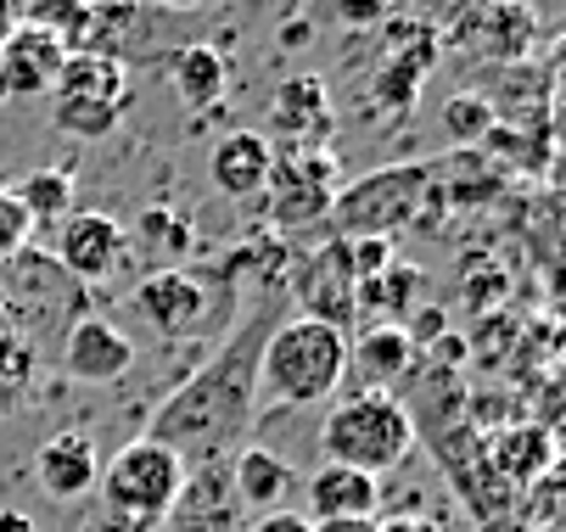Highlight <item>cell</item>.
I'll list each match as a JSON object with an SVG mask.
<instances>
[{
    "instance_id": "8fae6325",
    "label": "cell",
    "mask_w": 566,
    "mask_h": 532,
    "mask_svg": "<svg viewBox=\"0 0 566 532\" xmlns=\"http://www.w3.org/2000/svg\"><path fill=\"white\" fill-rule=\"evenodd\" d=\"M135 315L157 337H197V326L208 320V286L191 269H151L135 286Z\"/></svg>"
},
{
    "instance_id": "cb8c5ba5",
    "label": "cell",
    "mask_w": 566,
    "mask_h": 532,
    "mask_svg": "<svg viewBox=\"0 0 566 532\" xmlns=\"http://www.w3.org/2000/svg\"><path fill=\"white\" fill-rule=\"evenodd\" d=\"M124 118V107H102V102H67V96H51V124L73 140H102L113 135Z\"/></svg>"
},
{
    "instance_id": "8992f818",
    "label": "cell",
    "mask_w": 566,
    "mask_h": 532,
    "mask_svg": "<svg viewBox=\"0 0 566 532\" xmlns=\"http://www.w3.org/2000/svg\"><path fill=\"white\" fill-rule=\"evenodd\" d=\"M337 158L326 146H275V169L264 185V213L275 231H303V224H319L337 202Z\"/></svg>"
},
{
    "instance_id": "d4e9b609",
    "label": "cell",
    "mask_w": 566,
    "mask_h": 532,
    "mask_svg": "<svg viewBox=\"0 0 566 532\" xmlns=\"http://www.w3.org/2000/svg\"><path fill=\"white\" fill-rule=\"evenodd\" d=\"M34 387V348L23 337H0V415H12Z\"/></svg>"
},
{
    "instance_id": "d6986e66",
    "label": "cell",
    "mask_w": 566,
    "mask_h": 532,
    "mask_svg": "<svg viewBox=\"0 0 566 532\" xmlns=\"http://www.w3.org/2000/svg\"><path fill=\"white\" fill-rule=\"evenodd\" d=\"M67 102H102V107H129V67L124 56L107 51H67L62 73H56V91Z\"/></svg>"
},
{
    "instance_id": "f1b7e54d",
    "label": "cell",
    "mask_w": 566,
    "mask_h": 532,
    "mask_svg": "<svg viewBox=\"0 0 566 532\" xmlns=\"http://www.w3.org/2000/svg\"><path fill=\"white\" fill-rule=\"evenodd\" d=\"M241 532H314V521L303 510H270V515L241 521Z\"/></svg>"
},
{
    "instance_id": "3957f363",
    "label": "cell",
    "mask_w": 566,
    "mask_h": 532,
    "mask_svg": "<svg viewBox=\"0 0 566 532\" xmlns=\"http://www.w3.org/2000/svg\"><path fill=\"white\" fill-rule=\"evenodd\" d=\"M416 448V421L403 409L392 393H343L326 421H319V454H326V466H354L365 477H387L410 460Z\"/></svg>"
},
{
    "instance_id": "e0dca14e",
    "label": "cell",
    "mask_w": 566,
    "mask_h": 532,
    "mask_svg": "<svg viewBox=\"0 0 566 532\" xmlns=\"http://www.w3.org/2000/svg\"><path fill=\"white\" fill-rule=\"evenodd\" d=\"M308 521H348V515H381V482L354 466H319L303 488Z\"/></svg>"
},
{
    "instance_id": "836d02e7",
    "label": "cell",
    "mask_w": 566,
    "mask_h": 532,
    "mask_svg": "<svg viewBox=\"0 0 566 532\" xmlns=\"http://www.w3.org/2000/svg\"><path fill=\"white\" fill-rule=\"evenodd\" d=\"M0 532H34V521L23 510H0Z\"/></svg>"
},
{
    "instance_id": "7402d4cb",
    "label": "cell",
    "mask_w": 566,
    "mask_h": 532,
    "mask_svg": "<svg viewBox=\"0 0 566 532\" xmlns=\"http://www.w3.org/2000/svg\"><path fill=\"white\" fill-rule=\"evenodd\" d=\"M18 196V208L29 213V224H62L73 213V174L67 169H34L18 185H7Z\"/></svg>"
},
{
    "instance_id": "9c48e42d",
    "label": "cell",
    "mask_w": 566,
    "mask_h": 532,
    "mask_svg": "<svg viewBox=\"0 0 566 532\" xmlns=\"http://www.w3.org/2000/svg\"><path fill=\"white\" fill-rule=\"evenodd\" d=\"M135 370V342L102 320V315H78L62 331V375L78 387H118Z\"/></svg>"
},
{
    "instance_id": "484cf974",
    "label": "cell",
    "mask_w": 566,
    "mask_h": 532,
    "mask_svg": "<svg viewBox=\"0 0 566 532\" xmlns=\"http://www.w3.org/2000/svg\"><path fill=\"white\" fill-rule=\"evenodd\" d=\"M494 107L482 102V96H449L443 102V135L454 140V146H476V140H489L494 135Z\"/></svg>"
},
{
    "instance_id": "30bf717a",
    "label": "cell",
    "mask_w": 566,
    "mask_h": 532,
    "mask_svg": "<svg viewBox=\"0 0 566 532\" xmlns=\"http://www.w3.org/2000/svg\"><path fill=\"white\" fill-rule=\"evenodd\" d=\"M34 488L51 499V504H78L85 493H96V477H102V454H96V437L91 432H51L40 448H34Z\"/></svg>"
},
{
    "instance_id": "44dd1931",
    "label": "cell",
    "mask_w": 566,
    "mask_h": 532,
    "mask_svg": "<svg viewBox=\"0 0 566 532\" xmlns=\"http://www.w3.org/2000/svg\"><path fill=\"white\" fill-rule=\"evenodd\" d=\"M129 242H140V253H146L151 264L180 269V258L197 247V224H191V213H180V208H146V213L135 219V236H129Z\"/></svg>"
},
{
    "instance_id": "d6a6232c",
    "label": "cell",
    "mask_w": 566,
    "mask_h": 532,
    "mask_svg": "<svg viewBox=\"0 0 566 532\" xmlns=\"http://www.w3.org/2000/svg\"><path fill=\"white\" fill-rule=\"evenodd\" d=\"M381 532H438V526H432L427 515H403V521H392V526L381 521Z\"/></svg>"
},
{
    "instance_id": "4fadbf2b",
    "label": "cell",
    "mask_w": 566,
    "mask_h": 532,
    "mask_svg": "<svg viewBox=\"0 0 566 532\" xmlns=\"http://www.w3.org/2000/svg\"><path fill=\"white\" fill-rule=\"evenodd\" d=\"M62 62H67V45L51 29L18 23L12 40L0 45V91H7V102L12 96H51Z\"/></svg>"
},
{
    "instance_id": "83f0119b",
    "label": "cell",
    "mask_w": 566,
    "mask_h": 532,
    "mask_svg": "<svg viewBox=\"0 0 566 532\" xmlns=\"http://www.w3.org/2000/svg\"><path fill=\"white\" fill-rule=\"evenodd\" d=\"M348 264H354V280H376L392 264V242L387 236H354L348 242Z\"/></svg>"
},
{
    "instance_id": "5bb4252c",
    "label": "cell",
    "mask_w": 566,
    "mask_h": 532,
    "mask_svg": "<svg viewBox=\"0 0 566 532\" xmlns=\"http://www.w3.org/2000/svg\"><path fill=\"white\" fill-rule=\"evenodd\" d=\"M270 169H275V140L259 135V129H230V135L208 151V180H213V191L230 196V202L264 196Z\"/></svg>"
},
{
    "instance_id": "d590c367",
    "label": "cell",
    "mask_w": 566,
    "mask_h": 532,
    "mask_svg": "<svg viewBox=\"0 0 566 532\" xmlns=\"http://www.w3.org/2000/svg\"><path fill=\"white\" fill-rule=\"evenodd\" d=\"M78 7H96V0H78Z\"/></svg>"
},
{
    "instance_id": "6da1fadb",
    "label": "cell",
    "mask_w": 566,
    "mask_h": 532,
    "mask_svg": "<svg viewBox=\"0 0 566 532\" xmlns=\"http://www.w3.org/2000/svg\"><path fill=\"white\" fill-rule=\"evenodd\" d=\"M275 331V309L259 302L253 320H241L197 375L157 404L151 415V443L175 448L186 466H208V460H230V454L253 437L259 421V348Z\"/></svg>"
},
{
    "instance_id": "5b68a950",
    "label": "cell",
    "mask_w": 566,
    "mask_h": 532,
    "mask_svg": "<svg viewBox=\"0 0 566 532\" xmlns=\"http://www.w3.org/2000/svg\"><path fill=\"white\" fill-rule=\"evenodd\" d=\"M427 191H432V163H387V169L359 174L354 185H337V202L326 219L343 242H354V236L392 242L403 224L427 219Z\"/></svg>"
},
{
    "instance_id": "1f68e13d",
    "label": "cell",
    "mask_w": 566,
    "mask_h": 532,
    "mask_svg": "<svg viewBox=\"0 0 566 532\" xmlns=\"http://www.w3.org/2000/svg\"><path fill=\"white\" fill-rule=\"evenodd\" d=\"M343 12L354 23H370V18H381V0H343Z\"/></svg>"
},
{
    "instance_id": "7c38bea8",
    "label": "cell",
    "mask_w": 566,
    "mask_h": 532,
    "mask_svg": "<svg viewBox=\"0 0 566 532\" xmlns=\"http://www.w3.org/2000/svg\"><path fill=\"white\" fill-rule=\"evenodd\" d=\"M169 532H241V504L230 488V460L186 466V488L169 510Z\"/></svg>"
},
{
    "instance_id": "e575fe53",
    "label": "cell",
    "mask_w": 566,
    "mask_h": 532,
    "mask_svg": "<svg viewBox=\"0 0 566 532\" xmlns=\"http://www.w3.org/2000/svg\"><path fill=\"white\" fill-rule=\"evenodd\" d=\"M164 7H175V12H191V7H197V0H164Z\"/></svg>"
},
{
    "instance_id": "8d00e7d4",
    "label": "cell",
    "mask_w": 566,
    "mask_h": 532,
    "mask_svg": "<svg viewBox=\"0 0 566 532\" xmlns=\"http://www.w3.org/2000/svg\"><path fill=\"white\" fill-rule=\"evenodd\" d=\"M0 102H7V91H0Z\"/></svg>"
},
{
    "instance_id": "2e32d148",
    "label": "cell",
    "mask_w": 566,
    "mask_h": 532,
    "mask_svg": "<svg viewBox=\"0 0 566 532\" xmlns=\"http://www.w3.org/2000/svg\"><path fill=\"white\" fill-rule=\"evenodd\" d=\"M230 488H235V504L253 515H270V510H286L292 499V466L281 460V454L259 448V443H241L230 454Z\"/></svg>"
},
{
    "instance_id": "ffe728a7",
    "label": "cell",
    "mask_w": 566,
    "mask_h": 532,
    "mask_svg": "<svg viewBox=\"0 0 566 532\" xmlns=\"http://www.w3.org/2000/svg\"><path fill=\"white\" fill-rule=\"evenodd\" d=\"M169 85H175V96L191 113H208V107H219V96L230 85V67H224V56L213 45H180L169 56Z\"/></svg>"
},
{
    "instance_id": "ac0fdd59",
    "label": "cell",
    "mask_w": 566,
    "mask_h": 532,
    "mask_svg": "<svg viewBox=\"0 0 566 532\" xmlns=\"http://www.w3.org/2000/svg\"><path fill=\"white\" fill-rule=\"evenodd\" d=\"M410 364H416V342L403 326H365L359 337H348V375L370 393H387V382H398Z\"/></svg>"
},
{
    "instance_id": "4316f807",
    "label": "cell",
    "mask_w": 566,
    "mask_h": 532,
    "mask_svg": "<svg viewBox=\"0 0 566 532\" xmlns=\"http://www.w3.org/2000/svg\"><path fill=\"white\" fill-rule=\"evenodd\" d=\"M29 242H34V224H29V213L18 208V196L0 185V264L7 258H18V253H29Z\"/></svg>"
},
{
    "instance_id": "7a4b0ae2",
    "label": "cell",
    "mask_w": 566,
    "mask_h": 532,
    "mask_svg": "<svg viewBox=\"0 0 566 532\" xmlns=\"http://www.w3.org/2000/svg\"><path fill=\"white\" fill-rule=\"evenodd\" d=\"M348 382V331L319 320H275V331L259 348V404L308 409L337 398Z\"/></svg>"
},
{
    "instance_id": "4dcf8cb0",
    "label": "cell",
    "mask_w": 566,
    "mask_h": 532,
    "mask_svg": "<svg viewBox=\"0 0 566 532\" xmlns=\"http://www.w3.org/2000/svg\"><path fill=\"white\" fill-rule=\"evenodd\" d=\"M23 23V0H0V45L12 40V29Z\"/></svg>"
},
{
    "instance_id": "ba28073f",
    "label": "cell",
    "mask_w": 566,
    "mask_h": 532,
    "mask_svg": "<svg viewBox=\"0 0 566 532\" xmlns=\"http://www.w3.org/2000/svg\"><path fill=\"white\" fill-rule=\"evenodd\" d=\"M56 269L78 286H96L107 275H118V264L129 258V231L113 213H67L56 224V247H51Z\"/></svg>"
},
{
    "instance_id": "52a82bcc",
    "label": "cell",
    "mask_w": 566,
    "mask_h": 532,
    "mask_svg": "<svg viewBox=\"0 0 566 532\" xmlns=\"http://www.w3.org/2000/svg\"><path fill=\"white\" fill-rule=\"evenodd\" d=\"M286 291L303 302V320L337 326V331H354L359 326V280H354V264H348V242L343 236H332L326 247L292 258Z\"/></svg>"
},
{
    "instance_id": "603a6c76",
    "label": "cell",
    "mask_w": 566,
    "mask_h": 532,
    "mask_svg": "<svg viewBox=\"0 0 566 532\" xmlns=\"http://www.w3.org/2000/svg\"><path fill=\"white\" fill-rule=\"evenodd\" d=\"M494 466H500V477H522V482H533V477H544L549 471V432H538V426H522V432H505L500 443H494Z\"/></svg>"
},
{
    "instance_id": "277c9868",
    "label": "cell",
    "mask_w": 566,
    "mask_h": 532,
    "mask_svg": "<svg viewBox=\"0 0 566 532\" xmlns=\"http://www.w3.org/2000/svg\"><path fill=\"white\" fill-rule=\"evenodd\" d=\"M96 488H102V510L107 515H118V521H129L140 532H157L169 521L180 488H186V460L175 448H164V443L135 437V443H124L113 454V460H102Z\"/></svg>"
},
{
    "instance_id": "f546056e",
    "label": "cell",
    "mask_w": 566,
    "mask_h": 532,
    "mask_svg": "<svg viewBox=\"0 0 566 532\" xmlns=\"http://www.w3.org/2000/svg\"><path fill=\"white\" fill-rule=\"evenodd\" d=\"M314 532H381V515H348V521H314Z\"/></svg>"
},
{
    "instance_id": "9a60e30c",
    "label": "cell",
    "mask_w": 566,
    "mask_h": 532,
    "mask_svg": "<svg viewBox=\"0 0 566 532\" xmlns=\"http://www.w3.org/2000/svg\"><path fill=\"white\" fill-rule=\"evenodd\" d=\"M270 129L281 135V146H319L332 135V96H326V79L319 73H297L275 91V113H270Z\"/></svg>"
}]
</instances>
